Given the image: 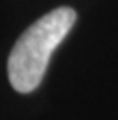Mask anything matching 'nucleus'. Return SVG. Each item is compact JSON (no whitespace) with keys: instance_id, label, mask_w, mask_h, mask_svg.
<instances>
[{"instance_id":"obj_1","label":"nucleus","mask_w":118,"mask_h":120,"mask_svg":"<svg viewBox=\"0 0 118 120\" xmlns=\"http://www.w3.org/2000/svg\"><path fill=\"white\" fill-rule=\"evenodd\" d=\"M76 23V11L58 7L44 14L19 35L7 60V76L12 88L28 94L41 85L49 56Z\"/></svg>"}]
</instances>
